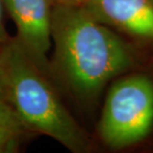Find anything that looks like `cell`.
I'll list each match as a JSON object with an SVG mask.
<instances>
[{"label": "cell", "instance_id": "obj_1", "mask_svg": "<svg viewBox=\"0 0 153 153\" xmlns=\"http://www.w3.org/2000/svg\"><path fill=\"white\" fill-rule=\"evenodd\" d=\"M54 65L76 97L91 100L138 66L136 49L76 0H53Z\"/></svg>", "mask_w": 153, "mask_h": 153}, {"label": "cell", "instance_id": "obj_2", "mask_svg": "<svg viewBox=\"0 0 153 153\" xmlns=\"http://www.w3.org/2000/svg\"><path fill=\"white\" fill-rule=\"evenodd\" d=\"M7 100L27 129L43 133L72 152H85L91 139L65 108L44 71L15 38L0 48Z\"/></svg>", "mask_w": 153, "mask_h": 153}, {"label": "cell", "instance_id": "obj_3", "mask_svg": "<svg viewBox=\"0 0 153 153\" xmlns=\"http://www.w3.org/2000/svg\"><path fill=\"white\" fill-rule=\"evenodd\" d=\"M153 131V79L142 72L118 76L109 88L97 132L111 149L144 142Z\"/></svg>", "mask_w": 153, "mask_h": 153}, {"label": "cell", "instance_id": "obj_4", "mask_svg": "<svg viewBox=\"0 0 153 153\" xmlns=\"http://www.w3.org/2000/svg\"><path fill=\"white\" fill-rule=\"evenodd\" d=\"M76 1L121 37L129 39L134 48L136 45L153 48V0Z\"/></svg>", "mask_w": 153, "mask_h": 153}, {"label": "cell", "instance_id": "obj_5", "mask_svg": "<svg viewBox=\"0 0 153 153\" xmlns=\"http://www.w3.org/2000/svg\"><path fill=\"white\" fill-rule=\"evenodd\" d=\"M17 27V41L43 71L52 44L53 0H3Z\"/></svg>", "mask_w": 153, "mask_h": 153}, {"label": "cell", "instance_id": "obj_6", "mask_svg": "<svg viewBox=\"0 0 153 153\" xmlns=\"http://www.w3.org/2000/svg\"><path fill=\"white\" fill-rule=\"evenodd\" d=\"M25 129L11 103L0 100V153L13 151Z\"/></svg>", "mask_w": 153, "mask_h": 153}, {"label": "cell", "instance_id": "obj_7", "mask_svg": "<svg viewBox=\"0 0 153 153\" xmlns=\"http://www.w3.org/2000/svg\"><path fill=\"white\" fill-rule=\"evenodd\" d=\"M0 100H7V94H6V84H5V76L3 67L0 61Z\"/></svg>", "mask_w": 153, "mask_h": 153}, {"label": "cell", "instance_id": "obj_8", "mask_svg": "<svg viewBox=\"0 0 153 153\" xmlns=\"http://www.w3.org/2000/svg\"><path fill=\"white\" fill-rule=\"evenodd\" d=\"M2 6H3V0H0V48L5 44L8 40L7 35H6L4 25H3V19H2Z\"/></svg>", "mask_w": 153, "mask_h": 153}]
</instances>
